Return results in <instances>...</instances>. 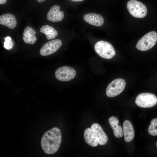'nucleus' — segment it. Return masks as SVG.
Segmentation results:
<instances>
[{
  "label": "nucleus",
  "mask_w": 157,
  "mask_h": 157,
  "mask_svg": "<svg viewBox=\"0 0 157 157\" xmlns=\"http://www.w3.org/2000/svg\"><path fill=\"white\" fill-rule=\"evenodd\" d=\"M62 141L60 130L56 127H53L46 132L41 138L42 148L46 154H53L58 149Z\"/></svg>",
  "instance_id": "nucleus-1"
},
{
  "label": "nucleus",
  "mask_w": 157,
  "mask_h": 157,
  "mask_svg": "<svg viewBox=\"0 0 157 157\" xmlns=\"http://www.w3.org/2000/svg\"><path fill=\"white\" fill-rule=\"evenodd\" d=\"M94 48L97 53L105 59H111L116 54L113 46L106 41L101 40L95 44Z\"/></svg>",
  "instance_id": "nucleus-2"
},
{
  "label": "nucleus",
  "mask_w": 157,
  "mask_h": 157,
  "mask_svg": "<svg viewBox=\"0 0 157 157\" xmlns=\"http://www.w3.org/2000/svg\"><path fill=\"white\" fill-rule=\"evenodd\" d=\"M157 41V33L151 31L142 37L137 42L136 47L139 50L142 51L149 50L152 48Z\"/></svg>",
  "instance_id": "nucleus-3"
},
{
  "label": "nucleus",
  "mask_w": 157,
  "mask_h": 157,
  "mask_svg": "<svg viewBox=\"0 0 157 157\" xmlns=\"http://www.w3.org/2000/svg\"><path fill=\"white\" fill-rule=\"evenodd\" d=\"M127 9L130 14L137 18L144 17L147 13L146 6L140 1L136 0H131L127 3Z\"/></svg>",
  "instance_id": "nucleus-4"
},
{
  "label": "nucleus",
  "mask_w": 157,
  "mask_h": 157,
  "mask_svg": "<svg viewBox=\"0 0 157 157\" xmlns=\"http://www.w3.org/2000/svg\"><path fill=\"white\" fill-rule=\"evenodd\" d=\"M135 102L139 107L148 108L153 107L157 104V98L152 93H142L137 96Z\"/></svg>",
  "instance_id": "nucleus-5"
},
{
  "label": "nucleus",
  "mask_w": 157,
  "mask_h": 157,
  "mask_svg": "<svg viewBox=\"0 0 157 157\" xmlns=\"http://www.w3.org/2000/svg\"><path fill=\"white\" fill-rule=\"evenodd\" d=\"M126 85V83L124 79L118 78L114 79L108 84L106 88L107 96L112 97L118 95L124 90Z\"/></svg>",
  "instance_id": "nucleus-6"
},
{
  "label": "nucleus",
  "mask_w": 157,
  "mask_h": 157,
  "mask_svg": "<svg viewBox=\"0 0 157 157\" xmlns=\"http://www.w3.org/2000/svg\"><path fill=\"white\" fill-rule=\"evenodd\" d=\"M76 70L67 66L60 67L57 69L55 73L56 78L63 81H69L74 78L76 75Z\"/></svg>",
  "instance_id": "nucleus-7"
},
{
  "label": "nucleus",
  "mask_w": 157,
  "mask_h": 157,
  "mask_svg": "<svg viewBox=\"0 0 157 157\" xmlns=\"http://www.w3.org/2000/svg\"><path fill=\"white\" fill-rule=\"evenodd\" d=\"M62 45V42L59 39H55L44 44L41 48L40 54L43 56H47L55 52Z\"/></svg>",
  "instance_id": "nucleus-8"
},
{
  "label": "nucleus",
  "mask_w": 157,
  "mask_h": 157,
  "mask_svg": "<svg viewBox=\"0 0 157 157\" xmlns=\"http://www.w3.org/2000/svg\"><path fill=\"white\" fill-rule=\"evenodd\" d=\"M60 7L58 5L52 6L47 13V18L48 20L53 22L61 21L64 17V13L60 10Z\"/></svg>",
  "instance_id": "nucleus-9"
},
{
  "label": "nucleus",
  "mask_w": 157,
  "mask_h": 157,
  "mask_svg": "<svg viewBox=\"0 0 157 157\" xmlns=\"http://www.w3.org/2000/svg\"><path fill=\"white\" fill-rule=\"evenodd\" d=\"M84 21L89 24L96 26H100L104 22L103 17L100 15L95 13H89L83 16Z\"/></svg>",
  "instance_id": "nucleus-10"
},
{
  "label": "nucleus",
  "mask_w": 157,
  "mask_h": 157,
  "mask_svg": "<svg viewBox=\"0 0 157 157\" xmlns=\"http://www.w3.org/2000/svg\"><path fill=\"white\" fill-rule=\"evenodd\" d=\"M91 128L95 132L97 136L99 144L101 145L105 144L108 140V137L101 126L97 123H94Z\"/></svg>",
  "instance_id": "nucleus-11"
},
{
  "label": "nucleus",
  "mask_w": 157,
  "mask_h": 157,
  "mask_svg": "<svg viewBox=\"0 0 157 157\" xmlns=\"http://www.w3.org/2000/svg\"><path fill=\"white\" fill-rule=\"evenodd\" d=\"M123 131L125 141L129 142L134 137V131L131 123L128 120H125L123 124Z\"/></svg>",
  "instance_id": "nucleus-12"
},
{
  "label": "nucleus",
  "mask_w": 157,
  "mask_h": 157,
  "mask_svg": "<svg viewBox=\"0 0 157 157\" xmlns=\"http://www.w3.org/2000/svg\"><path fill=\"white\" fill-rule=\"evenodd\" d=\"M17 22L15 17L10 13L4 14L0 16V24L11 29L14 28Z\"/></svg>",
  "instance_id": "nucleus-13"
},
{
  "label": "nucleus",
  "mask_w": 157,
  "mask_h": 157,
  "mask_svg": "<svg viewBox=\"0 0 157 157\" xmlns=\"http://www.w3.org/2000/svg\"><path fill=\"white\" fill-rule=\"evenodd\" d=\"M84 137L86 143L92 147H96L99 144L96 134L91 128H87L85 130Z\"/></svg>",
  "instance_id": "nucleus-14"
},
{
  "label": "nucleus",
  "mask_w": 157,
  "mask_h": 157,
  "mask_svg": "<svg viewBox=\"0 0 157 157\" xmlns=\"http://www.w3.org/2000/svg\"><path fill=\"white\" fill-rule=\"evenodd\" d=\"M36 32L33 28L28 26L25 28L23 33V39L24 42L26 44H33L37 41L35 36Z\"/></svg>",
  "instance_id": "nucleus-15"
},
{
  "label": "nucleus",
  "mask_w": 157,
  "mask_h": 157,
  "mask_svg": "<svg viewBox=\"0 0 157 157\" xmlns=\"http://www.w3.org/2000/svg\"><path fill=\"white\" fill-rule=\"evenodd\" d=\"M108 122L113 130L115 137L117 138H121L123 136V129L121 126L118 125L119 121L118 118L115 116H112L109 118Z\"/></svg>",
  "instance_id": "nucleus-16"
},
{
  "label": "nucleus",
  "mask_w": 157,
  "mask_h": 157,
  "mask_svg": "<svg viewBox=\"0 0 157 157\" xmlns=\"http://www.w3.org/2000/svg\"><path fill=\"white\" fill-rule=\"evenodd\" d=\"M40 32L44 34L48 40L55 38L58 35L57 31L53 27L49 25L42 26L40 29Z\"/></svg>",
  "instance_id": "nucleus-17"
},
{
  "label": "nucleus",
  "mask_w": 157,
  "mask_h": 157,
  "mask_svg": "<svg viewBox=\"0 0 157 157\" xmlns=\"http://www.w3.org/2000/svg\"><path fill=\"white\" fill-rule=\"evenodd\" d=\"M148 132L152 136L157 135V118L151 121L148 128Z\"/></svg>",
  "instance_id": "nucleus-18"
},
{
  "label": "nucleus",
  "mask_w": 157,
  "mask_h": 157,
  "mask_svg": "<svg viewBox=\"0 0 157 157\" xmlns=\"http://www.w3.org/2000/svg\"><path fill=\"white\" fill-rule=\"evenodd\" d=\"M5 41L4 42L3 47L7 50H9L11 49L14 45V43L11 40V38L9 36L4 38Z\"/></svg>",
  "instance_id": "nucleus-19"
},
{
  "label": "nucleus",
  "mask_w": 157,
  "mask_h": 157,
  "mask_svg": "<svg viewBox=\"0 0 157 157\" xmlns=\"http://www.w3.org/2000/svg\"><path fill=\"white\" fill-rule=\"evenodd\" d=\"M7 0H0V4H5Z\"/></svg>",
  "instance_id": "nucleus-20"
},
{
  "label": "nucleus",
  "mask_w": 157,
  "mask_h": 157,
  "mask_svg": "<svg viewBox=\"0 0 157 157\" xmlns=\"http://www.w3.org/2000/svg\"><path fill=\"white\" fill-rule=\"evenodd\" d=\"M38 2L41 3L45 1L46 0H36Z\"/></svg>",
  "instance_id": "nucleus-21"
},
{
  "label": "nucleus",
  "mask_w": 157,
  "mask_h": 157,
  "mask_svg": "<svg viewBox=\"0 0 157 157\" xmlns=\"http://www.w3.org/2000/svg\"><path fill=\"white\" fill-rule=\"evenodd\" d=\"M74 1L76 2H78V1H83V0H70Z\"/></svg>",
  "instance_id": "nucleus-22"
},
{
  "label": "nucleus",
  "mask_w": 157,
  "mask_h": 157,
  "mask_svg": "<svg viewBox=\"0 0 157 157\" xmlns=\"http://www.w3.org/2000/svg\"><path fill=\"white\" fill-rule=\"evenodd\" d=\"M156 146L157 147V141L156 143Z\"/></svg>",
  "instance_id": "nucleus-23"
}]
</instances>
